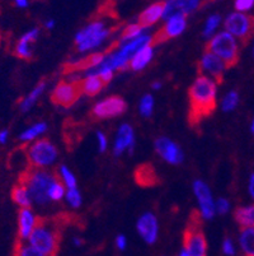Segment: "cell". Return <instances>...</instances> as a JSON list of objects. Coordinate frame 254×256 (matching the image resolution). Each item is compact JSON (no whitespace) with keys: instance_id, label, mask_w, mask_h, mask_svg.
I'll return each instance as SVG.
<instances>
[{"instance_id":"obj_34","label":"cell","mask_w":254,"mask_h":256,"mask_svg":"<svg viewBox=\"0 0 254 256\" xmlns=\"http://www.w3.org/2000/svg\"><path fill=\"white\" fill-rule=\"evenodd\" d=\"M153 107H154V101L153 97L150 94H146V96L143 97L141 102H140V112L143 116H150L151 112H153Z\"/></svg>"},{"instance_id":"obj_43","label":"cell","mask_w":254,"mask_h":256,"mask_svg":"<svg viewBox=\"0 0 254 256\" xmlns=\"http://www.w3.org/2000/svg\"><path fill=\"white\" fill-rule=\"evenodd\" d=\"M116 245H117V248H120V250H125L126 245H127V241H126V238L123 236H118L117 238H116Z\"/></svg>"},{"instance_id":"obj_14","label":"cell","mask_w":254,"mask_h":256,"mask_svg":"<svg viewBox=\"0 0 254 256\" xmlns=\"http://www.w3.org/2000/svg\"><path fill=\"white\" fill-rule=\"evenodd\" d=\"M193 188H195V194L199 199L200 203V213L204 218L206 220H211L215 214V204H214L213 195H211V192H210L209 186L206 185L202 181H196L195 185H193Z\"/></svg>"},{"instance_id":"obj_42","label":"cell","mask_w":254,"mask_h":256,"mask_svg":"<svg viewBox=\"0 0 254 256\" xmlns=\"http://www.w3.org/2000/svg\"><path fill=\"white\" fill-rule=\"evenodd\" d=\"M97 136H98V143H99V150H101V152H104L107 148L106 136H104L103 132H98Z\"/></svg>"},{"instance_id":"obj_36","label":"cell","mask_w":254,"mask_h":256,"mask_svg":"<svg viewBox=\"0 0 254 256\" xmlns=\"http://www.w3.org/2000/svg\"><path fill=\"white\" fill-rule=\"evenodd\" d=\"M220 20H221L220 16H218V14L211 16V17H210L209 20H207L206 26H205L204 36H206V37L211 36V34H214V31H215V30L218 28V26H219V23H220Z\"/></svg>"},{"instance_id":"obj_23","label":"cell","mask_w":254,"mask_h":256,"mask_svg":"<svg viewBox=\"0 0 254 256\" xmlns=\"http://www.w3.org/2000/svg\"><path fill=\"white\" fill-rule=\"evenodd\" d=\"M151 58H153V48H151V45L144 46L143 48H140L134 56L130 59V69H132V70H141V69L145 68V65L150 62Z\"/></svg>"},{"instance_id":"obj_40","label":"cell","mask_w":254,"mask_h":256,"mask_svg":"<svg viewBox=\"0 0 254 256\" xmlns=\"http://www.w3.org/2000/svg\"><path fill=\"white\" fill-rule=\"evenodd\" d=\"M223 251L225 252V255H228V256H234L235 255V248H234V245H233L232 240L227 238L225 241H224Z\"/></svg>"},{"instance_id":"obj_38","label":"cell","mask_w":254,"mask_h":256,"mask_svg":"<svg viewBox=\"0 0 254 256\" xmlns=\"http://www.w3.org/2000/svg\"><path fill=\"white\" fill-rule=\"evenodd\" d=\"M66 199L67 202H69V204L71 206H74V208H76V206H79L81 204V196L80 194H79V192L75 188H69L66 192Z\"/></svg>"},{"instance_id":"obj_50","label":"cell","mask_w":254,"mask_h":256,"mask_svg":"<svg viewBox=\"0 0 254 256\" xmlns=\"http://www.w3.org/2000/svg\"><path fill=\"white\" fill-rule=\"evenodd\" d=\"M252 132H253V134H254V120H253V122H252Z\"/></svg>"},{"instance_id":"obj_10","label":"cell","mask_w":254,"mask_h":256,"mask_svg":"<svg viewBox=\"0 0 254 256\" xmlns=\"http://www.w3.org/2000/svg\"><path fill=\"white\" fill-rule=\"evenodd\" d=\"M127 108V104L121 97L112 96L104 101L98 102L92 110V118L102 120V118H111L123 114Z\"/></svg>"},{"instance_id":"obj_15","label":"cell","mask_w":254,"mask_h":256,"mask_svg":"<svg viewBox=\"0 0 254 256\" xmlns=\"http://www.w3.org/2000/svg\"><path fill=\"white\" fill-rule=\"evenodd\" d=\"M155 150L159 153L160 157L164 158L169 164H181L183 160V153L181 148L174 142L168 138H158L155 142Z\"/></svg>"},{"instance_id":"obj_47","label":"cell","mask_w":254,"mask_h":256,"mask_svg":"<svg viewBox=\"0 0 254 256\" xmlns=\"http://www.w3.org/2000/svg\"><path fill=\"white\" fill-rule=\"evenodd\" d=\"M53 24H55L53 20H48V22H46V27H47V28H52Z\"/></svg>"},{"instance_id":"obj_39","label":"cell","mask_w":254,"mask_h":256,"mask_svg":"<svg viewBox=\"0 0 254 256\" xmlns=\"http://www.w3.org/2000/svg\"><path fill=\"white\" fill-rule=\"evenodd\" d=\"M254 6V0H235V9L241 13L249 10Z\"/></svg>"},{"instance_id":"obj_9","label":"cell","mask_w":254,"mask_h":256,"mask_svg":"<svg viewBox=\"0 0 254 256\" xmlns=\"http://www.w3.org/2000/svg\"><path fill=\"white\" fill-rule=\"evenodd\" d=\"M81 94L83 92H81L80 79L71 82L61 80L51 93V102L56 106L69 108L80 98Z\"/></svg>"},{"instance_id":"obj_45","label":"cell","mask_w":254,"mask_h":256,"mask_svg":"<svg viewBox=\"0 0 254 256\" xmlns=\"http://www.w3.org/2000/svg\"><path fill=\"white\" fill-rule=\"evenodd\" d=\"M6 139H8V132H6V130L0 132V143L1 144L6 143Z\"/></svg>"},{"instance_id":"obj_5","label":"cell","mask_w":254,"mask_h":256,"mask_svg":"<svg viewBox=\"0 0 254 256\" xmlns=\"http://www.w3.org/2000/svg\"><path fill=\"white\" fill-rule=\"evenodd\" d=\"M206 51L216 55L228 69L234 68L239 62V48L237 40L227 31L220 32L210 40Z\"/></svg>"},{"instance_id":"obj_28","label":"cell","mask_w":254,"mask_h":256,"mask_svg":"<svg viewBox=\"0 0 254 256\" xmlns=\"http://www.w3.org/2000/svg\"><path fill=\"white\" fill-rule=\"evenodd\" d=\"M239 242L244 255L254 256V228H243Z\"/></svg>"},{"instance_id":"obj_22","label":"cell","mask_w":254,"mask_h":256,"mask_svg":"<svg viewBox=\"0 0 254 256\" xmlns=\"http://www.w3.org/2000/svg\"><path fill=\"white\" fill-rule=\"evenodd\" d=\"M132 146H134V132L130 125H122L116 136L115 154L120 156L126 148H132Z\"/></svg>"},{"instance_id":"obj_26","label":"cell","mask_w":254,"mask_h":256,"mask_svg":"<svg viewBox=\"0 0 254 256\" xmlns=\"http://www.w3.org/2000/svg\"><path fill=\"white\" fill-rule=\"evenodd\" d=\"M11 199L15 204L20 206V208H29L32 204L31 195L28 192V190L25 188V186H23L22 184H17V185L13 186V190H11Z\"/></svg>"},{"instance_id":"obj_37","label":"cell","mask_w":254,"mask_h":256,"mask_svg":"<svg viewBox=\"0 0 254 256\" xmlns=\"http://www.w3.org/2000/svg\"><path fill=\"white\" fill-rule=\"evenodd\" d=\"M60 174H61V180L64 181L65 185L69 188H76V180L74 178V174L69 171V168L65 166L61 167L60 170Z\"/></svg>"},{"instance_id":"obj_8","label":"cell","mask_w":254,"mask_h":256,"mask_svg":"<svg viewBox=\"0 0 254 256\" xmlns=\"http://www.w3.org/2000/svg\"><path fill=\"white\" fill-rule=\"evenodd\" d=\"M109 32L104 28V23L101 20L88 24L85 28L81 30L75 37V44L79 51H87L89 48H97L108 37Z\"/></svg>"},{"instance_id":"obj_19","label":"cell","mask_w":254,"mask_h":256,"mask_svg":"<svg viewBox=\"0 0 254 256\" xmlns=\"http://www.w3.org/2000/svg\"><path fill=\"white\" fill-rule=\"evenodd\" d=\"M37 217L32 213L29 208H20L19 214H18V234H19V240L22 241L29 237V234L33 231L34 226H36Z\"/></svg>"},{"instance_id":"obj_44","label":"cell","mask_w":254,"mask_h":256,"mask_svg":"<svg viewBox=\"0 0 254 256\" xmlns=\"http://www.w3.org/2000/svg\"><path fill=\"white\" fill-rule=\"evenodd\" d=\"M249 192H251V196L254 199V174H252L251 181H249Z\"/></svg>"},{"instance_id":"obj_3","label":"cell","mask_w":254,"mask_h":256,"mask_svg":"<svg viewBox=\"0 0 254 256\" xmlns=\"http://www.w3.org/2000/svg\"><path fill=\"white\" fill-rule=\"evenodd\" d=\"M59 178L56 174H51L43 168L28 167L20 174L18 184H22L28 190L31 199L37 204H46L48 202V190L51 185Z\"/></svg>"},{"instance_id":"obj_46","label":"cell","mask_w":254,"mask_h":256,"mask_svg":"<svg viewBox=\"0 0 254 256\" xmlns=\"http://www.w3.org/2000/svg\"><path fill=\"white\" fill-rule=\"evenodd\" d=\"M14 3L17 4L19 8H25L28 6V0H14Z\"/></svg>"},{"instance_id":"obj_6","label":"cell","mask_w":254,"mask_h":256,"mask_svg":"<svg viewBox=\"0 0 254 256\" xmlns=\"http://www.w3.org/2000/svg\"><path fill=\"white\" fill-rule=\"evenodd\" d=\"M28 164L36 168H45L55 162L57 157V150L48 139H39L33 144L27 146L25 150Z\"/></svg>"},{"instance_id":"obj_31","label":"cell","mask_w":254,"mask_h":256,"mask_svg":"<svg viewBox=\"0 0 254 256\" xmlns=\"http://www.w3.org/2000/svg\"><path fill=\"white\" fill-rule=\"evenodd\" d=\"M14 256H46L38 251L37 248H34L31 245H24L22 244V241H18L17 245H15V250H14Z\"/></svg>"},{"instance_id":"obj_33","label":"cell","mask_w":254,"mask_h":256,"mask_svg":"<svg viewBox=\"0 0 254 256\" xmlns=\"http://www.w3.org/2000/svg\"><path fill=\"white\" fill-rule=\"evenodd\" d=\"M141 32H143V28H141L139 24L127 26V27L123 30L122 34H121L120 42L121 41H132V40H135V38H137V37L141 36Z\"/></svg>"},{"instance_id":"obj_17","label":"cell","mask_w":254,"mask_h":256,"mask_svg":"<svg viewBox=\"0 0 254 256\" xmlns=\"http://www.w3.org/2000/svg\"><path fill=\"white\" fill-rule=\"evenodd\" d=\"M134 176L136 184L141 188H153L159 184V176L151 164H139L135 170Z\"/></svg>"},{"instance_id":"obj_7","label":"cell","mask_w":254,"mask_h":256,"mask_svg":"<svg viewBox=\"0 0 254 256\" xmlns=\"http://www.w3.org/2000/svg\"><path fill=\"white\" fill-rule=\"evenodd\" d=\"M225 28L235 38H239L244 46L249 42L254 34V17L235 12L225 20Z\"/></svg>"},{"instance_id":"obj_30","label":"cell","mask_w":254,"mask_h":256,"mask_svg":"<svg viewBox=\"0 0 254 256\" xmlns=\"http://www.w3.org/2000/svg\"><path fill=\"white\" fill-rule=\"evenodd\" d=\"M46 128H47V126H46V124H43V122H39V124L33 125L32 128H29L28 130H25L24 132H22V134H20V136H19V139L22 142L33 140V139L37 138L39 134H42V132H45Z\"/></svg>"},{"instance_id":"obj_4","label":"cell","mask_w":254,"mask_h":256,"mask_svg":"<svg viewBox=\"0 0 254 256\" xmlns=\"http://www.w3.org/2000/svg\"><path fill=\"white\" fill-rule=\"evenodd\" d=\"M183 250L188 256H207V242L202 231L201 213L193 210L183 234Z\"/></svg>"},{"instance_id":"obj_32","label":"cell","mask_w":254,"mask_h":256,"mask_svg":"<svg viewBox=\"0 0 254 256\" xmlns=\"http://www.w3.org/2000/svg\"><path fill=\"white\" fill-rule=\"evenodd\" d=\"M64 195H65L64 184L61 182L60 178H57L55 180V182L51 185L50 190H48V199L53 200V202H59V200L62 199Z\"/></svg>"},{"instance_id":"obj_27","label":"cell","mask_w":254,"mask_h":256,"mask_svg":"<svg viewBox=\"0 0 254 256\" xmlns=\"http://www.w3.org/2000/svg\"><path fill=\"white\" fill-rule=\"evenodd\" d=\"M234 217L243 228H254V204L246 208H238Z\"/></svg>"},{"instance_id":"obj_48","label":"cell","mask_w":254,"mask_h":256,"mask_svg":"<svg viewBox=\"0 0 254 256\" xmlns=\"http://www.w3.org/2000/svg\"><path fill=\"white\" fill-rule=\"evenodd\" d=\"M153 87L155 88V90H158V88H160V83H154Z\"/></svg>"},{"instance_id":"obj_16","label":"cell","mask_w":254,"mask_h":256,"mask_svg":"<svg viewBox=\"0 0 254 256\" xmlns=\"http://www.w3.org/2000/svg\"><path fill=\"white\" fill-rule=\"evenodd\" d=\"M136 227L140 236L143 237L146 244H154V242L157 241L159 226H158V220L155 218L154 214H144L143 217L137 220Z\"/></svg>"},{"instance_id":"obj_29","label":"cell","mask_w":254,"mask_h":256,"mask_svg":"<svg viewBox=\"0 0 254 256\" xmlns=\"http://www.w3.org/2000/svg\"><path fill=\"white\" fill-rule=\"evenodd\" d=\"M43 88H45V82H41L31 93H29V96L27 98H24L20 104V110L22 111H28L31 108L32 106L34 104V102L37 101L39 96H41V93L43 92Z\"/></svg>"},{"instance_id":"obj_18","label":"cell","mask_w":254,"mask_h":256,"mask_svg":"<svg viewBox=\"0 0 254 256\" xmlns=\"http://www.w3.org/2000/svg\"><path fill=\"white\" fill-rule=\"evenodd\" d=\"M104 60V54H92L89 56L84 58V59L78 60V62H69L64 66V74H71L76 73L80 70H87V69H92L101 65L102 62Z\"/></svg>"},{"instance_id":"obj_20","label":"cell","mask_w":254,"mask_h":256,"mask_svg":"<svg viewBox=\"0 0 254 256\" xmlns=\"http://www.w3.org/2000/svg\"><path fill=\"white\" fill-rule=\"evenodd\" d=\"M163 13H164V3H163V2L153 4V6H149L148 9H145V10L139 16V22H137V24H139L141 28L151 27V26L155 24V23L163 17Z\"/></svg>"},{"instance_id":"obj_13","label":"cell","mask_w":254,"mask_h":256,"mask_svg":"<svg viewBox=\"0 0 254 256\" xmlns=\"http://www.w3.org/2000/svg\"><path fill=\"white\" fill-rule=\"evenodd\" d=\"M201 0H168L164 3L163 17L169 20L172 17H186L200 6Z\"/></svg>"},{"instance_id":"obj_12","label":"cell","mask_w":254,"mask_h":256,"mask_svg":"<svg viewBox=\"0 0 254 256\" xmlns=\"http://www.w3.org/2000/svg\"><path fill=\"white\" fill-rule=\"evenodd\" d=\"M224 70H225L224 62L216 55L206 51L199 64L200 76H209L210 79H214L216 84H221L224 80Z\"/></svg>"},{"instance_id":"obj_21","label":"cell","mask_w":254,"mask_h":256,"mask_svg":"<svg viewBox=\"0 0 254 256\" xmlns=\"http://www.w3.org/2000/svg\"><path fill=\"white\" fill-rule=\"evenodd\" d=\"M37 36H38V30H31L29 32L22 36V38L18 41L15 46V55L20 59L29 60L32 58L31 44L36 42Z\"/></svg>"},{"instance_id":"obj_41","label":"cell","mask_w":254,"mask_h":256,"mask_svg":"<svg viewBox=\"0 0 254 256\" xmlns=\"http://www.w3.org/2000/svg\"><path fill=\"white\" fill-rule=\"evenodd\" d=\"M215 210H218L219 213H221V214L227 213V212L229 210V203H228V200L219 199L218 204H216V206H215Z\"/></svg>"},{"instance_id":"obj_24","label":"cell","mask_w":254,"mask_h":256,"mask_svg":"<svg viewBox=\"0 0 254 256\" xmlns=\"http://www.w3.org/2000/svg\"><path fill=\"white\" fill-rule=\"evenodd\" d=\"M150 44H151L150 36H140L137 37V38L132 40V41H129L125 46H122V48H120L118 52H120L125 59L130 60L132 56H134L135 54L140 50V48H143L144 46L146 45H150Z\"/></svg>"},{"instance_id":"obj_1","label":"cell","mask_w":254,"mask_h":256,"mask_svg":"<svg viewBox=\"0 0 254 256\" xmlns=\"http://www.w3.org/2000/svg\"><path fill=\"white\" fill-rule=\"evenodd\" d=\"M188 97V124L191 128H199L216 110V83L209 76H200L191 86Z\"/></svg>"},{"instance_id":"obj_35","label":"cell","mask_w":254,"mask_h":256,"mask_svg":"<svg viewBox=\"0 0 254 256\" xmlns=\"http://www.w3.org/2000/svg\"><path fill=\"white\" fill-rule=\"evenodd\" d=\"M238 101H239V96H238L237 92H230L228 93L227 97L224 98L223 101V108L224 111H232L234 110L235 107H237L238 104Z\"/></svg>"},{"instance_id":"obj_11","label":"cell","mask_w":254,"mask_h":256,"mask_svg":"<svg viewBox=\"0 0 254 256\" xmlns=\"http://www.w3.org/2000/svg\"><path fill=\"white\" fill-rule=\"evenodd\" d=\"M186 26H187L186 17L178 16V17L169 18L162 28L151 37V48L155 45H160V44L165 42V41L173 38V37L179 36L182 32L185 31Z\"/></svg>"},{"instance_id":"obj_49","label":"cell","mask_w":254,"mask_h":256,"mask_svg":"<svg viewBox=\"0 0 254 256\" xmlns=\"http://www.w3.org/2000/svg\"><path fill=\"white\" fill-rule=\"evenodd\" d=\"M178 256H188V254L187 252H186V251L185 250H183V251H182V252L181 254H179V255Z\"/></svg>"},{"instance_id":"obj_25","label":"cell","mask_w":254,"mask_h":256,"mask_svg":"<svg viewBox=\"0 0 254 256\" xmlns=\"http://www.w3.org/2000/svg\"><path fill=\"white\" fill-rule=\"evenodd\" d=\"M80 86L83 94H87V96L89 97H94L103 90V87L106 84L102 82L101 78H99L97 74L93 73L90 74V76H88L85 79H81Z\"/></svg>"},{"instance_id":"obj_2","label":"cell","mask_w":254,"mask_h":256,"mask_svg":"<svg viewBox=\"0 0 254 256\" xmlns=\"http://www.w3.org/2000/svg\"><path fill=\"white\" fill-rule=\"evenodd\" d=\"M67 216L61 214L51 218L37 217L36 226L28 237L29 245L46 256H57L62 240V227Z\"/></svg>"}]
</instances>
